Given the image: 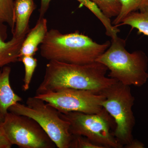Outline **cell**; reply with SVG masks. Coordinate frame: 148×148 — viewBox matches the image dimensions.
I'll use <instances>...</instances> for the list:
<instances>
[{"label":"cell","mask_w":148,"mask_h":148,"mask_svg":"<svg viewBox=\"0 0 148 148\" xmlns=\"http://www.w3.org/2000/svg\"><path fill=\"white\" fill-rule=\"evenodd\" d=\"M108 69L99 62L85 65L49 61L36 95L65 89H81L101 93L118 81L106 76Z\"/></svg>","instance_id":"obj_1"},{"label":"cell","mask_w":148,"mask_h":148,"mask_svg":"<svg viewBox=\"0 0 148 148\" xmlns=\"http://www.w3.org/2000/svg\"><path fill=\"white\" fill-rule=\"evenodd\" d=\"M110 44V41L98 43L78 32L63 34L51 29L41 44L40 54L48 61L85 65L95 62Z\"/></svg>","instance_id":"obj_2"},{"label":"cell","mask_w":148,"mask_h":148,"mask_svg":"<svg viewBox=\"0 0 148 148\" xmlns=\"http://www.w3.org/2000/svg\"><path fill=\"white\" fill-rule=\"evenodd\" d=\"M108 48L96 59L110 71L108 76L125 85L141 87L148 80V58L144 51L132 53L125 49V40L112 38Z\"/></svg>","instance_id":"obj_3"},{"label":"cell","mask_w":148,"mask_h":148,"mask_svg":"<svg viewBox=\"0 0 148 148\" xmlns=\"http://www.w3.org/2000/svg\"><path fill=\"white\" fill-rule=\"evenodd\" d=\"M8 112L31 118L36 121L58 148H70L73 135L70 123L62 118L53 106L36 96L27 98L26 105L19 102Z\"/></svg>","instance_id":"obj_4"},{"label":"cell","mask_w":148,"mask_h":148,"mask_svg":"<svg viewBox=\"0 0 148 148\" xmlns=\"http://www.w3.org/2000/svg\"><path fill=\"white\" fill-rule=\"evenodd\" d=\"M106 97L102 106L112 117L116 124L113 135L123 147L134 139L135 119L132 111L135 98L130 86L117 81L101 92Z\"/></svg>","instance_id":"obj_5"},{"label":"cell","mask_w":148,"mask_h":148,"mask_svg":"<svg viewBox=\"0 0 148 148\" xmlns=\"http://www.w3.org/2000/svg\"><path fill=\"white\" fill-rule=\"evenodd\" d=\"M60 115L70 123L72 135L84 136L104 148H123L113 134L116 127L114 119L104 108L97 114L73 112Z\"/></svg>","instance_id":"obj_6"},{"label":"cell","mask_w":148,"mask_h":148,"mask_svg":"<svg viewBox=\"0 0 148 148\" xmlns=\"http://www.w3.org/2000/svg\"><path fill=\"white\" fill-rule=\"evenodd\" d=\"M12 145L21 148H53L55 144L31 118L8 112L1 125Z\"/></svg>","instance_id":"obj_7"},{"label":"cell","mask_w":148,"mask_h":148,"mask_svg":"<svg viewBox=\"0 0 148 148\" xmlns=\"http://www.w3.org/2000/svg\"><path fill=\"white\" fill-rule=\"evenodd\" d=\"M50 104L60 112H77L93 114L100 112L105 97L99 93L86 90L65 88L35 95Z\"/></svg>","instance_id":"obj_8"},{"label":"cell","mask_w":148,"mask_h":148,"mask_svg":"<svg viewBox=\"0 0 148 148\" xmlns=\"http://www.w3.org/2000/svg\"><path fill=\"white\" fill-rule=\"evenodd\" d=\"M0 24V70L9 64L18 61L20 49L26 36L12 38L5 42L7 28Z\"/></svg>","instance_id":"obj_9"},{"label":"cell","mask_w":148,"mask_h":148,"mask_svg":"<svg viewBox=\"0 0 148 148\" xmlns=\"http://www.w3.org/2000/svg\"><path fill=\"white\" fill-rule=\"evenodd\" d=\"M47 23L46 18L39 17L35 27L26 36L20 49L19 58L24 56H34L36 54L38 45L43 41L47 34Z\"/></svg>","instance_id":"obj_10"},{"label":"cell","mask_w":148,"mask_h":148,"mask_svg":"<svg viewBox=\"0 0 148 148\" xmlns=\"http://www.w3.org/2000/svg\"><path fill=\"white\" fill-rule=\"evenodd\" d=\"M36 8L34 0H15V27L12 33L13 37L20 38L27 34L30 31L29 19Z\"/></svg>","instance_id":"obj_11"},{"label":"cell","mask_w":148,"mask_h":148,"mask_svg":"<svg viewBox=\"0 0 148 148\" xmlns=\"http://www.w3.org/2000/svg\"><path fill=\"white\" fill-rule=\"evenodd\" d=\"M11 69L7 66L0 70V113L3 116L11 106L22 101V98L14 91L10 80Z\"/></svg>","instance_id":"obj_12"},{"label":"cell","mask_w":148,"mask_h":148,"mask_svg":"<svg viewBox=\"0 0 148 148\" xmlns=\"http://www.w3.org/2000/svg\"><path fill=\"white\" fill-rule=\"evenodd\" d=\"M123 25H129L137 29L138 34L148 36V6L127 14L119 24Z\"/></svg>","instance_id":"obj_13"},{"label":"cell","mask_w":148,"mask_h":148,"mask_svg":"<svg viewBox=\"0 0 148 148\" xmlns=\"http://www.w3.org/2000/svg\"><path fill=\"white\" fill-rule=\"evenodd\" d=\"M121 8L120 12L116 17L112 24L114 26H119L122 21L127 14L133 12L139 11L148 6V0H119Z\"/></svg>","instance_id":"obj_14"},{"label":"cell","mask_w":148,"mask_h":148,"mask_svg":"<svg viewBox=\"0 0 148 148\" xmlns=\"http://www.w3.org/2000/svg\"><path fill=\"white\" fill-rule=\"evenodd\" d=\"M14 0H0V24H8L13 33L15 27Z\"/></svg>","instance_id":"obj_15"},{"label":"cell","mask_w":148,"mask_h":148,"mask_svg":"<svg viewBox=\"0 0 148 148\" xmlns=\"http://www.w3.org/2000/svg\"><path fill=\"white\" fill-rule=\"evenodd\" d=\"M24 64L25 74L23 79L22 90L27 91L30 88V84L37 66V59L33 56H24L18 59Z\"/></svg>","instance_id":"obj_16"},{"label":"cell","mask_w":148,"mask_h":148,"mask_svg":"<svg viewBox=\"0 0 148 148\" xmlns=\"http://www.w3.org/2000/svg\"><path fill=\"white\" fill-rule=\"evenodd\" d=\"M95 4L103 14L110 18L116 17L121 10L119 0H90Z\"/></svg>","instance_id":"obj_17"},{"label":"cell","mask_w":148,"mask_h":148,"mask_svg":"<svg viewBox=\"0 0 148 148\" xmlns=\"http://www.w3.org/2000/svg\"><path fill=\"white\" fill-rule=\"evenodd\" d=\"M70 148H104L88 138L79 135H73Z\"/></svg>","instance_id":"obj_18"},{"label":"cell","mask_w":148,"mask_h":148,"mask_svg":"<svg viewBox=\"0 0 148 148\" xmlns=\"http://www.w3.org/2000/svg\"><path fill=\"white\" fill-rule=\"evenodd\" d=\"M12 145L9 141L2 127H0V148H10Z\"/></svg>","instance_id":"obj_19"},{"label":"cell","mask_w":148,"mask_h":148,"mask_svg":"<svg viewBox=\"0 0 148 148\" xmlns=\"http://www.w3.org/2000/svg\"><path fill=\"white\" fill-rule=\"evenodd\" d=\"M51 0H41L40 8V9L39 17H44L49 7Z\"/></svg>","instance_id":"obj_20"},{"label":"cell","mask_w":148,"mask_h":148,"mask_svg":"<svg viewBox=\"0 0 148 148\" xmlns=\"http://www.w3.org/2000/svg\"><path fill=\"white\" fill-rule=\"evenodd\" d=\"M145 147V145L139 140L133 139L132 142L128 145H125V148H144Z\"/></svg>","instance_id":"obj_21"},{"label":"cell","mask_w":148,"mask_h":148,"mask_svg":"<svg viewBox=\"0 0 148 148\" xmlns=\"http://www.w3.org/2000/svg\"><path fill=\"white\" fill-rule=\"evenodd\" d=\"M4 116L3 115L1 114L0 113V127L2 124L3 121L4 119Z\"/></svg>","instance_id":"obj_22"}]
</instances>
